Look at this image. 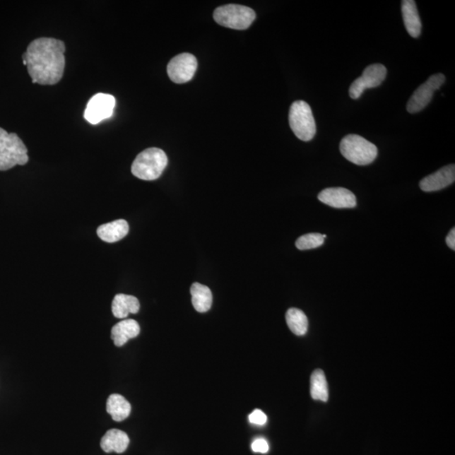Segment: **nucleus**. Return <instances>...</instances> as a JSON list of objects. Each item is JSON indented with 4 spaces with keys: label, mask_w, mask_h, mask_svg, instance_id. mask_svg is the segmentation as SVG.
<instances>
[{
    "label": "nucleus",
    "mask_w": 455,
    "mask_h": 455,
    "mask_svg": "<svg viewBox=\"0 0 455 455\" xmlns=\"http://www.w3.org/2000/svg\"><path fill=\"white\" fill-rule=\"evenodd\" d=\"M64 42L54 38H38L30 43L23 56L33 84L54 85L63 78Z\"/></svg>",
    "instance_id": "f257e3e1"
},
{
    "label": "nucleus",
    "mask_w": 455,
    "mask_h": 455,
    "mask_svg": "<svg viewBox=\"0 0 455 455\" xmlns=\"http://www.w3.org/2000/svg\"><path fill=\"white\" fill-rule=\"evenodd\" d=\"M168 164L167 155L158 148H150L140 153L132 165L134 177L143 181H155L160 177Z\"/></svg>",
    "instance_id": "f03ea898"
},
{
    "label": "nucleus",
    "mask_w": 455,
    "mask_h": 455,
    "mask_svg": "<svg viewBox=\"0 0 455 455\" xmlns=\"http://www.w3.org/2000/svg\"><path fill=\"white\" fill-rule=\"evenodd\" d=\"M28 153V148L18 135L8 134L0 128V170L25 165L29 160Z\"/></svg>",
    "instance_id": "7ed1b4c3"
},
{
    "label": "nucleus",
    "mask_w": 455,
    "mask_h": 455,
    "mask_svg": "<svg viewBox=\"0 0 455 455\" xmlns=\"http://www.w3.org/2000/svg\"><path fill=\"white\" fill-rule=\"evenodd\" d=\"M340 151L344 158L358 165H367L378 156V148L357 134H349L341 140Z\"/></svg>",
    "instance_id": "20e7f679"
},
{
    "label": "nucleus",
    "mask_w": 455,
    "mask_h": 455,
    "mask_svg": "<svg viewBox=\"0 0 455 455\" xmlns=\"http://www.w3.org/2000/svg\"><path fill=\"white\" fill-rule=\"evenodd\" d=\"M288 119L290 128L297 138L305 142L313 139L317 134V124L312 108L307 102L297 100L292 103Z\"/></svg>",
    "instance_id": "39448f33"
},
{
    "label": "nucleus",
    "mask_w": 455,
    "mask_h": 455,
    "mask_svg": "<svg viewBox=\"0 0 455 455\" xmlns=\"http://www.w3.org/2000/svg\"><path fill=\"white\" fill-rule=\"evenodd\" d=\"M213 19L218 25L235 30H246L256 20L252 8L240 4H226L216 8Z\"/></svg>",
    "instance_id": "423d86ee"
},
{
    "label": "nucleus",
    "mask_w": 455,
    "mask_h": 455,
    "mask_svg": "<svg viewBox=\"0 0 455 455\" xmlns=\"http://www.w3.org/2000/svg\"><path fill=\"white\" fill-rule=\"evenodd\" d=\"M387 69L383 64H375L367 66L362 76L353 83L349 89V95L353 100L360 98L366 89L375 88L386 80Z\"/></svg>",
    "instance_id": "0eeeda50"
},
{
    "label": "nucleus",
    "mask_w": 455,
    "mask_h": 455,
    "mask_svg": "<svg viewBox=\"0 0 455 455\" xmlns=\"http://www.w3.org/2000/svg\"><path fill=\"white\" fill-rule=\"evenodd\" d=\"M444 82L445 76L443 73H437L428 78L427 82L418 87L411 95L406 106L408 112L411 114L421 112L430 103L433 94L437 90L440 89Z\"/></svg>",
    "instance_id": "6e6552de"
},
{
    "label": "nucleus",
    "mask_w": 455,
    "mask_h": 455,
    "mask_svg": "<svg viewBox=\"0 0 455 455\" xmlns=\"http://www.w3.org/2000/svg\"><path fill=\"white\" fill-rule=\"evenodd\" d=\"M198 69V60L190 54H179L170 61L167 66L168 76L176 84H184L194 78Z\"/></svg>",
    "instance_id": "1a4fd4ad"
},
{
    "label": "nucleus",
    "mask_w": 455,
    "mask_h": 455,
    "mask_svg": "<svg viewBox=\"0 0 455 455\" xmlns=\"http://www.w3.org/2000/svg\"><path fill=\"white\" fill-rule=\"evenodd\" d=\"M116 100L112 95L99 93L90 100L84 117L90 124L95 125L113 115Z\"/></svg>",
    "instance_id": "9d476101"
},
{
    "label": "nucleus",
    "mask_w": 455,
    "mask_h": 455,
    "mask_svg": "<svg viewBox=\"0 0 455 455\" xmlns=\"http://www.w3.org/2000/svg\"><path fill=\"white\" fill-rule=\"evenodd\" d=\"M318 199L324 204L335 208H353L357 205L355 195L343 187L326 188L319 192Z\"/></svg>",
    "instance_id": "9b49d317"
},
{
    "label": "nucleus",
    "mask_w": 455,
    "mask_h": 455,
    "mask_svg": "<svg viewBox=\"0 0 455 455\" xmlns=\"http://www.w3.org/2000/svg\"><path fill=\"white\" fill-rule=\"evenodd\" d=\"M455 181V166L449 165L437 170V172L423 178L420 182V188L423 191L430 192L444 189Z\"/></svg>",
    "instance_id": "f8f14e48"
},
{
    "label": "nucleus",
    "mask_w": 455,
    "mask_h": 455,
    "mask_svg": "<svg viewBox=\"0 0 455 455\" xmlns=\"http://www.w3.org/2000/svg\"><path fill=\"white\" fill-rule=\"evenodd\" d=\"M140 333L138 323L134 319H124L118 322L112 329V339L117 347H122L130 339L137 338Z\"/></svg>",
    "instance_id": "ddd939ff"
},
{
    "label": "nucleus",
    "mask_w": 455,
    "mask_h": 455,
    "mask_svg": "<svg viewBox=\"0 0 455 455\" xmlns=\"http://www.w3.org/2000/svg\"><path fill=\"white\" fill-rule=\"evenodd\" d=\"M404 24L410 37L418 38L422 32L421 19L414 0H404L401 4Z\"/></svg>",
    "instance_id": "4468645a"
},
{
    "label": "nucleus",
    "mask_w": 455,
    "mask_h": 455,
    "mask_svg": "<svg viewBox=\"0 0 455 455\" xmlns=\"http://www.w3.org/2000/svg\"><path fill=\"white\" fill-rule=\"evenodd\" d=\"M129 225L124 220H118L98 227V235L107 243H115L129 234Z\"/></svg>",
    "instance_id": "2eb2a0df"
},
{
    "label": "nucleus",
    "mask_w": 455,
    "mask_h": 455,
    "mask_svg": "<svg viewBox=\"0 0 455 455\" xmlns=\"http://www.w3.org/2000/svg\"><path fill=\"white\" fill-rule=\"evenodd\" d=\"M129 445V437L124 431L111 430L107 432L100 441V447L106 453L122 454Z\"/></svg>",
    "instance_id": "dca6fc26"
},
{
    "label": "nucleus",
    "mask_w": 455,
    "mask_h": 455,
    "mask_svg": "<svg viewBox=\"0 0 455 455\" xmlns=\"http://www.w3.org/2000/svg\"><path fill=\"white\" fill-rule=\"evenodd\" d=\"M139 309L138 300L132 295H117L112 301V313L118 319L126 318L129 314H137Z\"/></svg>",
    "instance_id": "f3484780"
},
{
    "label": "nucleus",
    "mask_w": 455,
    "mask_h": 455,
    "mask_svg": "<svg viewBox=\"0 0 455 455\" xmlns=\"http://www.w3.org/2000/svg\"><path fill=\"white\" fill-rule=\"evenodd\" d=\"M191 303L196 312L205 313L211 309L213 295L210 288L195 283L191 287Z\"/></svg>",
    "instance_id": "a211bd4d"
},
{
    "label": "nucleus",
    "mask_w": 455,
    "mask_h": 455,
    "mask_svg": "<svg viewBox=\"0 0 455 455\" xmlns=\"http://www.w3.org/2000/svg\"><path fill=\"white\" fill-rule=\"evenodd\" d=\"M131 405L124 396L113 394L109 396L107 402V410L112 415L114 421L122 422L129 417L131 413Z\"/></svg>",
    "instance_id": "6ab92c4d"
},
{
    "label": "nucleus",
    "mask_w": 455,
    "mask_h": 455,
    "mask_svg": "<svg viewBox=\"0 0 455 455\" xmlns=\"http://www.w3.org/2000/svg\"><path fill=\"white\" fill-rule=\"evenodd\" d=\"M310 394L314 400L327 401L329 398V391L325 373L321 370L313 372L310 378Z\"/></svg>",
    "instance_id": "aec40b11"
},
{
    "label": "nucleus",
    "mask_w": 455,
    "mask_h": 455,
    "mask_svg": "<svg viewBox=\"0 0 455 455\" xmlns=\"http://www.w3.org/2000/svg\"><path fill=\"white\" fill-rule=\"evenodd\" d=\"M286 321L292 333L297 336H304L308 331V318L299 309L291 308L288 309L286 313Z\"/></svg>",
    "instance_id": "412c9836"
},
{
    "label": "nucleus",
    "mask_w": 455,
    "mask_h": 455,
    "mask_svg": "<svg viewBox=\"0 0 455 455\" xmlns=\"http://www.w3.org/2000/svg\"><path fill=\"white\" fill-rule=\"evenodd\" d=\"M325 239L319 233L306 234L296 240V247L301 251L318 248L324 244Z\"/></svg>",
    "instance_id": "4be33fe9"
},
{
    "label": "nucleus",
    "mask_w": 455,
    "mask_h": 455,
    "mask_svg": "<svg viewBox=\"0 0 455 455\" xmlns=\"http://www.w3.org/2000/svg\"><path fill=\"white\" fill-rule=\"evenodd\" d=\"M249 421L252 424H256V425L262 426L268 422V417H266L264 411L256 409L249 415Z\"/></svg>",
    "instance_id": "5701e85b"
},
{
    "label": "nucleus",
    "mask_w": 455,
    "mask_h": 455,
    "mask_svg": "<svg viewBox=\"0 0 455 455\" xmlns=\"http://www.w3.org/2000/svg\"><path fill=\"white\" fill-rule=\"evenodd\" d=\"M252 449L255 453L266 454L268 452L269 444L264 439H257L253 442Z\"/></svg>",
    "instance_id": "b1692460"
},
{
    "label": "nucleus",
    "mask_w": 455,
    "mask_h": 455,
    "mask_svg": "<svg viewBox=\"0 0 455 455\" xmlns=\"http://www.w3.org/2000/svg\"><path fill=\"white\" fill-rule=\"evenodd\" d=\"M446 243H447L449 247L452 249L453 251L455 250V229L450 230L449 234L446 238Z\"/></svg>",
    "instance_id": "393cba45"
}]
</instances>
